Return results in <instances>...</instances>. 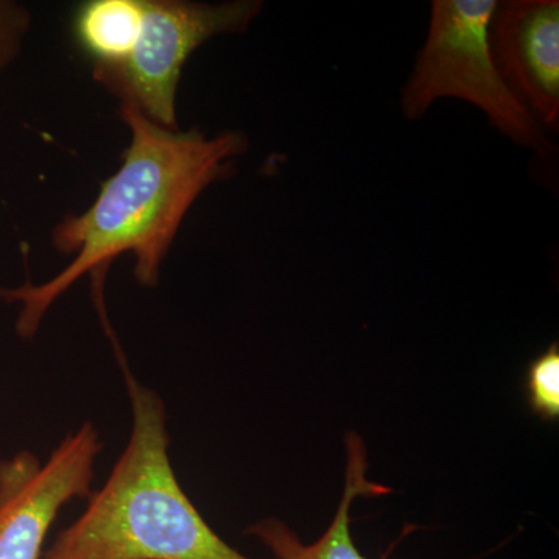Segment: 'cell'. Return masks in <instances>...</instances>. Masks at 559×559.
<instances>
[{"label": "cell", "instance_id": "5", "mask_svg": "<svg viewBox=\"0 0 559 559\" xmlns=\"http://www.w3.org/2000/svg\"><path fill=\"white\" fill-rule=\"evenodd\" d=\"M102 450L100 433L86 421L55 448L47 462L28 451L0 462V559H43L61 509L92 495Z\"/></svg>", "mask_w": 559, "mask_h": 559}, {"label": "cell", "instance_id": "4", "mask_svg": "<svg viewBox=\"0 0 559 559\" xmlns=\"http://www.w3.org/2000/svg\"><path fill=\"white\" fill-rule=\"evenodd\" d=\"M261 9L263 3L257 0L216 5L143 0L142 27L127 60L92 70V75L154 123L176 130L180 73L191 53L215 36L245 32Z\"/></svg>", "mask_w": 559, "mask_h": 559}, {"label": "cell", "instance_id": "9", "mask_svg": "<svg viewBox=\"0 0 559 559\" xmlns=\"http://www.w3.org/2000/svg\"><path fill=\"white\" fill-rule=\"evenodd\" d=\"M525 396L530 412L543 421L559 418V345L551 342L525 371Z\"/></svg>", "mask_w": 559, "mask_h": 559}, {"label": "cell", "instance_id": "10", "mask_svg": "<svg viewBox=\"0 0 559 559\" xmlns=\"http://www.w3.org/2000/svg\"><path fill=\"white\" fill-rule=\"evenodd\" d=\"M31 21V13L25 7L0 0V75L20 53Z\"/></svg>", "mask_w": 559, "mask_h": 559}, {"label": "cell", "instance_id": "3", "mask_svg": "<svg viewBox=\"0 0 559 559\" xmlns=\"http://www.w3.org/2000/svg\"><path fill=\"white\" fill-rule=\"evenodd\" d=\"M496 0H436L428 39L404 90V116L418 120L441 98H457L484 110L496 130L543 151L547 146L538 121L530 116L500 76L489 44Z\"/></svg>", "mask_w": 559, "mask_h": 559}, {"label": "cell", "instance_id": "7", "mask_svg": "<svg viewBox=\"0 0 559 559\" xmlns=\"http://www.w3.org/2000/svg\"><path fill=\"white\" fill-rule=\"evenodd\" d=\"M347 468L340 507L330 527L318 540L304 544L285 522L266 518L248 530L274 554L277 559H369L360 554L352 536V507L358 498H378L390 495V488L374 484L367 477L369 457L362 437L356 432L345 436ZM385 559V558H382Z\"/></svg>", "mask_w": 559, "mask_h": 559}, {"label": "cell", "instance_id": "1", "mask_svg": "<svg viewBox=\"0 0 559 559\" xmlns=\"http://www.w3.org/2000/svg\"><path fill=\"white\" fill-rule=\"evenodd\" d=\"M120 117L131 140L119 170L102 183L86 212L66 216L51 231V246L72 261L43 285L0 289V299L21 304L16 333L22 340L35 336L51 305L84 275L98 283L94 290L102 289L109 264L123 253L134 255L140 285L156 286L191 205L212 183L229 178L248 150L241 132L209 138L198 130H168L128 103H121Z\"/></svg>", "mask_w": 559, "mask_h": 559}, {"label": "cell", "instance_id": "8", "mask_svg": "<svg viewBox=\"0 0 559 559\" xmlns=\"http://www.w3.org/2000/svg\"><path fill=\"white\" fill-rule=\"evenodd\" d=\"M142 20L143 0H91L73 14V38L92 70L114 68L131 53Z\"/></svg>", "mask_w": 559, "mask_h": 559}, {"label": "cell", "instance_id": "2", "mask_svg": "<svg viewBox=\"0 0 559 559\" xmlns=\"http://www.w3.org/2000/svg\"><path fill=\"white\" fill-rule=\"evenodd\" d=\"M131 403L127 448L79 520L43 559H250L221 538L173 469L164 401L132 374L110 336Z\"/></svg>", "mask_w": 559, "mask_h": 559}, {"label": "cell", "instance_id": "6", "mask_svg": "<svg viewBox=\"0 0 559 559\" xmlns=\"http://www.w3.org/2000/svg\"><path fill=\"white\" fill-rule=\"evenodd\" d=\"M489 44L500 76L544 127L559 121V2H498Z\"/></svg>", "mask_w": 559, "mask_h": 559}]
</instances>
